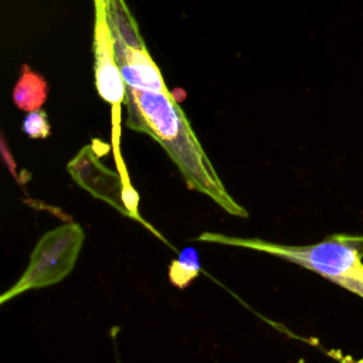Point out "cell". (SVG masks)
Here are the masks:
<instances>
[{"label":"cell","mask_w":363,"mask_h":363,"mask_svg":"<svg viewBox=\"0 0 363 363\" xmlns=\"http://www.w3.org/2000/svg\"><path fill=\"white\" fill-rule=\"evenodd\" d=\"M85 233L78 223H64L45 233L35 244L21 277L1 296L0 305L30 291L61 282L75 267Z\"/></svg>","instance_id":"3957f363"},{"label":"cell","mask_w":363,"mask_h":363,"mask_svg":"<svg viewBox=\"0 0 363 363\" xmlns=\"http://www.w3.org/2000/svg\"><path fill=\"white\" fill-rule=\"evenodd\" d=\"M23 132L31 139H45L50 136V122L44 111L35 109L26 115L23 125Z\"/></svg>","instance_id":"9c48e42d"},{"label":"cell","mask_w":363,"mask_h":363,"mask_svg":"<svg viewBox=\"0 0 363 363\" xmlns=\"http://www.w3.org/2000/svg\"><path fill=\"white\" fill-rule=\"evenodd\" d=\"M95 4V31H94V55H95V84L99 96L112 106V145L118 170L129 182L126 167L119 152L121 136V106L125 102L126 88L115 60L111 30L106 16V0H94Z\"/></svg>","instance_id":"5b68a950"},{"label":"cell","mask_w":363,"mask_h":363,"mask_svg":"<svg viewBox=\"0 0 363 363\" xmlns=\"http://www.w3.org/2000/svg\"><path fill=\"white\" fill-rule=\"evenodd\" d=\"M125 88L126 126L153 138L177 166L190 190L206 194L228 214L247 218L248 211L227 191L170 91Z\"/></svg>","instance_id":"6da1fadb"},{"label":"cell","mask_w":363,"mask_h":363,"mask_svg":"<svg viewBox=\"0 0 363 363\" xmlns=\"http://www.w3.org/2000/svg\"><path fill=\"white\" fill-rule=\"evenodd\" d=\"M200 272L199 251L194 247H186L179 257L169 265V281L179 289L187 288Z\"/></svg>","instance_id":"ba28073f"},{"label":"cell","mask_w":363,"mask_h":363,"mask_svg":"<svg viewBox=\"0 0 363 363\" xmlns=\"http://www.w3.org/2000/svg\"><path fill=\"white\" fill-rule=\"evenodd\" d=\"M67 170L71 173L72 179L92 196L105 200L122 214L139 221L146 228H149L156 237L164 241L166 245L174 250L169 241L157 233L149 223H146L138 213V193L132 189L130 183L126 182L121 173H113L106 169L98 160L95 150L91 145L82 147L78 155L68 163Z\"/></svg>","instance_id":"8992f818"},{"label":"cell","mask_w":363,"mask_h":363,"mask_svg":"<svg viewBox=\"0 0 363 363\" xmlns=\"http://www.w3.org/2000/svg\"><path fill=\"white\" fill-rule=\"evenodd\" d=\"M196 241L261 251L311 269L363 298V235L333 234L311 245H288L261 238L201 233Z\"/></svg>","instance_id":"7a4b0ae2"},{"label":"cell","mask_w":363,"mask_h":363,"mask_svg":"<svg viewBox=\"0 0 363 363\" xmlns=\"http://www.w3.org/2000/svg\"><path fill=\"white\" fill-rule=\"evenodd\" d=\"M106 16L115 60L125 85L140 91H167L125 0H106Z\"/></svg>","instance_id":"277c9868"},{"label":"cell","mask_w":363,"mask_h":363,"mask_svg":"<svg viewBox=\"0 0 363 363\" xmlns=\"http://www.w3.org/2000/svg\"><path fill=\"white\" fill-rule=\"evenodd\" d=\"M47 99V82L28 65H23L21 77L13 89V101L23 111H35Z\"/></svg>","instance_id":"52a82bcc"}]
</instances>
